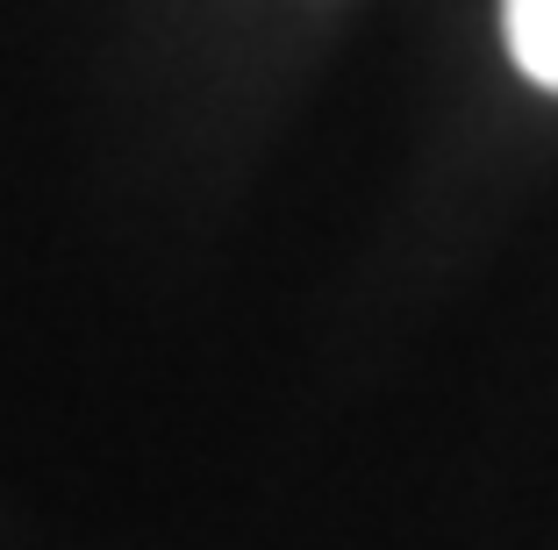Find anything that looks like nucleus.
<instances>
[{"mask_svg": "<svg viewBox=\"0 0 558 550\" xmlns=\"http://www.w3.org/2000/svg\"><path fill=\"white\" fill-rule=\"evenodd\" d=\"M501 22H509V50L523 80L558 94V0H501Z\"/></svg>", "mask_w": 558, "mask_h": 550, "instance_id": "obj_1", "label": "nucleus"}]
</instances>
